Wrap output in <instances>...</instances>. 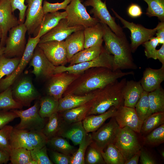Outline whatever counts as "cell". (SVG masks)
<instances>
[{
	"label": "cell",
	"mask_w": 164,
	"mask_h": 164,
	"mask_svg": "<svg viewBox=\"0 0 164 164\" xmlns=\"http://www.w3.org/2000/svg\"><path fill=\"white\" fill-rule=\"evenodd\" d=\"M84 72L68 87L63 96L68 94H86L123 77L134 74L133 71L124 72L104 67L92 68Z\"/></svg>",
	"instance_id": "6da1fadb"
},
{
	"label": "cell",
	"mask_w": 164,
	"mask_h": 164,
	"mask_svg": "<svg viewBox=\"0 0 164 164\" xmlns=\"http://www.w3.org/2000/svg\"><path fill=\"white\" fill-rule=\"evenodd\" d=\"M102 23L105 48L114 57L113 70L137 69V67L134 61L130 44L126 37L118 36L107 25Z\"/></svg>",
	"instance_id": "7a4b0ae2"
},
{
	"label": "cell",
	"mask_w": 164,
	"mask_h": 164,
	"mask_svg": "<svg viewBox=\"0 0 164 164\" xmlns=\"http://www.w3.org/2000/svg\"><path fill=\"white\" fill-rule=\"evenodd\" d=\"M127 81L125 78L118 80L94 91V97L88 102L90 108L87 116L101 114L112 107L117 108L124 105L123 91Z\"/></svg>",
	"instance_id": "3957f363"
},
{
	"label": "cell",
	"mask_w": 164,
	"mask_h": 164,
	"mask_svg": "<svg viewBox=\"0 0 164 164\" xmlns=\"http://www.w3.org/2000/svg\"><path fill=\"white\" fill-rule=\"evenodd\" d=\"M114 57L104 47L99 56L90 61L77 63L66 67L59 66L56 67L55 74L64 72L70 74H80L91 68L104 67L113 70Z\"/></svg>",
	"instance_id": "277c9868"
},
{
	"label": "cell",
	"mask_w": 164,
	"mask_h": 164,
	"mask_svg": "<svg viewBox=\"0 0 164 164\" xmlns=\"http://www.w3.org/2000/svg\"><path fill=\"white\" fill-rule=\"evenodd\" d=\"M27 29L24 23L19 24L9 32L6 39L4 55L8 58L21 57L26 45Z\"/></svg>",
	"instance_id": "5b68a950"
},
{
	"label": "cell",
	"mask_w": 164,
	"mask_h": 164,
	"mask_svg": "<svg viewBox=\"0 0 164 164\" xmlns=\"http://www.w3.org/2000/svg\"><path fill=\"white\" fill-rule=\"evenodd\" d=\"M40 38L39 35L33 37L29 36L24 51L16 68L11 74L0 81L1 92L10 87L22 73L29 63Z\"/></svg>",
	"instance_id": "8992f818"
},
{
	"label": "cell",
	"mask_w": 164,
	"mask_h": 164,
	"mask_svg": "<svg viewBox=\"0 0 164 164\" xmlns=\"http://www.w3.org/2000/svg\"><path fill=\"white\" fill-rule=\"evenodd\" d=\"M113 144L125 160L142 148L136 132L128 127L120 128Z\"/></svg>",
	"instance_id": "52a82bcc"
},
{
	"label": "cell",
	"mask_w": 164,
	"mask_h": 164,
	"mask_svg": "<svg viewBox=\"0 0 164 164\" xmlns=\"http://www.w3.org/2000/svg\"><path fill=\"white\" fill-rule=\"evenodd\" d=\"M65 10L67 13L66 19L69 26H80L85 28L99 22L97 19L89 15L80 0H72Z\"/></svg>",
	"instance_id": "ba28073f"
},
{
	"label": "cell",
	"mask_w": 164,
	"mask_h": 164,
	"mask_svg": "<svg viewBox=\"0 0 164 164\" xmlns=\"http://www.w3.org/2000/svg\"><path fill=\"white\" fill-rule=\"evenodd\" d=\"M39 102L37 101L26 110H12L20 119V122L14 128L28 131L42 130L46 122L45 118L39 114Z\"/></svg>",
	"instance_id": "9c48e42d"
},
{
	"label": "cell",
	"mask_w": 164,
	"mask_h": 164,
	"mask_svg": "<svg viewBox=\"0 0 164 164\" xmlns=\"http://www.w3.org/2000/svg\"><path fill=\"white\" fill-rule=\"evenodd\" d=\"M115 17L119 19L123 25V27L129 29L131 32L130 46L132 53H134L140 45L149 40L155 35L156 27L149 29L142 26L130 22L121 17L113 9H111Z\"/></svg>",
	"instance_id": "30bf717a"
},
{
	"label": "cell",
	"mask_w": 164,
	"mask_h": 164,
	"mask_svg": "<svg viewBox=\"0 0 164 164\" xmlns=\"http://www.w3.org/2000/svg\"><path fill=\"white\" fill-rule=\"evenodd\" d=\"M83 4L85 6L92 7L90 13L93 14L94 17L97 19L100 22L107 25L117 35L126 37L122 28L115 22V18L110 14L105 2H103L101 0H86Z\"/></svg>",
	"instance_id": "8fae6325"
},
{
	"label": "cell",
	"mask_w": 164,
	"mask_h": 164,
	"mask_svg": "<svg viewBox=\"0 0 164 164\" xmlns=\"http://www.w3.org/2000/svg\"><path fill=\"white\" fill-rule=\"evenodd\" d=\"M120 127L114 117L109 122L91 133L92 143L101 151L109 144H114Z\"/></svg>",
	"instance_id": "7c38bea8"
},
{
	"label": "cell",
	"mask_w": 164,
	"mask_h": 164,
	"mask_svg": "<svg viewBox=\"0 0 164 164\" xmlns=\"http://www.w3.org/2000/svg\"><path fill=\"white\" fill-rule=\"evenodd\" d=\"M14 99L22 106L29 107L32 102L38 98L39 94L29 77L20 80L12 90Z\"/></svg>",
	"instance_id": "4fadbf2b"
},
{
	"label": "cell",
	"mask_w": 164,
	"mask_h": 164,
	"mask_svg": "<svg viewBox=\"0 0 164 164\" xmlns=\"http://www.w3.org/2000/svg\"><path fill=\"white\" fill-rule=\"evenodd\" d=\"M37 46L54 65L65 66L68 63L64 40L52 41L39 43Z\"/></svg>",
	"instance_id": "5bb4252c"
},
{
	"label": "cell",
	"mask_w": 164,
	"mask_h": 164,
	"mask_svg": "<svg viewBox=\"0 0 164 164\" xmlns=\"http://www.w3.org/2000/svg\"><path fill=\"white\" fill-rule=\"evenodd\" d=\"M29 63L30 66L33 67L31 73L37 78H50L55 74L56 66L48 60L38 46Z\"/></svg>",
	"instance_id": "9a60e30c"
},
{
	"label": "cell",
	"mask_w": 164,
	"mask_h": 164,
	"mask_svg": "<svg viewBox=\"0 0 164 164\" xmlns=\"http://www.w3.org/2000/svg\"><path fill=\"white\" fill-rule=\"evenodd\" d=\"M80 75L64 72L53 75L50 78L47 86L48 95L59 100L68 87Z\"/></svg>",
	"instance_id": "2e32d148"
},
{
	"label": "cell",
	"mask_w": 164,
	"mask_h": 164,
	"mask_svg": "<svg viewBox=\"0 0 164 164\" xmlns=\"http://www.w3.org/2000/svg\"><path fill=\"white\" fill-rule=\"evenodd\" d=\"M9 0L0 1V28L2 32L0 46L4 47L8 33L19 24L18 19L13 15Z\"/></svg>",
	"instance_id": "e0dca14e"
},
{
	"label": "cell",
	"mask_w": 164,
	"mask_h": 164,
	"mask_svg": "<svg viewBox=\"0 0 164 164\" xmlns=\"http://www.w3.org/2000/svg\"><path fill=\"white\" fill-rule=\"evenodd\" d=\"M114 117L120 128L128 127L136 133H140L143 121L135 108L122 105L117 109Z\"/></svg>",
	"instance_id": "ac0fdd59"
},
{
	"label": "cell",
	"mask_w": 164,
	"mask_h": 164,
	"mask_svg": "<svg viewBox=\"0 0 164 164\" xmlns=\"http://www.w3.org/2000/svg\"><path fill=\"white\" fill-rule=\"evenodd\" d=\"M27 7L24 23L29 35L33 34L41 22L45 14L43 8V0H27Z\"/></svg>",
	"instance_id": "d6986e66"
},
{
	"label": "cell",
	"mask_w": 164,
	"mask_h": 164,
	"mask_svg": "<svg viewBox=\"0 0 164 164\" xmlns=\"http://www.w3.org/2000/svg\"><path fill=\"white\" fill-rule=\"evenodd\" d=\"M84 29L80 26H69L66 18L63 19L55 27L40 37L39 43L52 41L64 40L73 32Z\"/></svg>",
	"instance_id": "ffe728a7"
},
{
	"label": "cell",
	"mask_w": 164,
	"mask_h": 164,
	"mask_svg": "<svg viewBox=\"0 0 164 164\" xmlns=\"http://www.w3.org/2000/svg\"><path fill=\"white\" fill-rule=\"evenodd\" d=\"M164 80V65H162L159 69L146 68L140 81L144 90L150 92L159 87Z\"/></svg>",
	"instance_id": "44dd1931"
},
{
	"label": "cell",
	"mask_w": 164,
	"mask_h": 164,
	"mask_svg": "<svg viewBox=\"0 0 164 164\" xmlns=\"http://www.w3.org/2000/svg\"><path fill=\"white\" fill-rule=\"evenodd\" d=\"M87 133L84 128L82 121L65 123L58 136L70 140L74 145H79Z\"/></svg>",
	"instance_id": "7402d4cb"
},
{
	"label": "cell",
	"mask_w": 164,
	"mask_h": 164,
	"mask_svg": "<svg viewBox=\"0 0 164 164\" xmlns=\"http://www.w3.org/2000/svg\"><path fill=\"white\" fill-rule=\"evenodd\" d=\"M95 94V91H94L84 95H66L59 100L57 112H61L85 104L91 101L94 98Z\"/></svg>",
	"instance_id": "603a6c76"
},
{
	"label": "cell",
	"mask_w": 164,
	"mask_h": 164,
	"mask_svg": "<svg viewBox=\"0 0 164 164\" xmlns=\"http://www.w3.org/2000/svg\"><path fill=\"white\" fill-rule=\"evenodd\" d=\"M144 91L140 80L127 81L123 91L124 105L135 108Z\"/></svg>",
	"instance_id": "cb8c5ba5"
},
{
	"label": "cell",
	"mask_w": 164,
	"mask_h": 164,
	"mask_svg": "<svg viewBox=\"0 0 164 164\" xmlns=\"http://www.w3.org/2000/svg\"><path fill=\"white\" fill-rule=\"evenodd\" d=\"M117 109L112 107L104 113L86 116L82 121V123L87 132H92L97 130L106 120L114 115Z\"/></svg>",
	"instance_id": "d4e9b609"
},
{
	"label": "cell",
	"mask_w": 164,
	"mask_h": 164,
	"mask_svg": "<svg viewBox=\"0 0 164 164\" xmlns=\"http://www.w3.org/2000/svg\"><path fill=\"white\" fill-rule=\"evenodd\" d=\"M67 16L66 11L45 14L40 24L33 33L34 37L38 35L41 37L55 27L61 19L66 18Z\"/></svg>",
	"instance_id": "484cf974"
},
{
	"label": "cell",
	"mask_w": 164,
	"mask_h": 164,
	"mask_svg": "<svg viewBox=\"0 0 164 164\" xmlns=\"http://www.w3.org/2000/svg\"><path fill=\"white\" fill-rule=\"evenodd\" d=\"M84 29L73 32L64 40L68 63L74 54L84 49Z\"/></svg>",
	"instance_id": "4316f807"
},
{
	"label": "cell",
	"mask_w": 164,
	"mask_h": 164,
	"mask_svg": "<svg viewBox=\"0 0 164 164\" xmlns=\"http://www.w3.org/2000/svg\"><path fill=\"white\" fill-rule=\"evenodd\" d=\"M84 31V49L102 44L104 29L101 22H99L94 26L85 28Z\"/></svg>",
	"instance_id": "83f0119b"
},
{
	"label": "cell",
	"mask_w": 164,
	"mask_h": 164,
	"mask_svg": "<svg viewBox=\"0 0 164 164\" xmlns=\"http://www.w3.org/2000/svg\"><path fill=\"white\" fill-rule=\"evenodd\" d=\"M104 47L97 45L84 49L74 54L70 59L69 66L83 62L90 61L97 58Z\"/></svg>",
	"instance_id": "f1b7e54d"
},
{
	"label": "cell",
	"mask_w": 164,
	"mask_h": 164,
	"mask_svg": "<svg viewBox=\"0 0 164 164\" xmlns=\"http://www.w3.org/2000/svg\"><path fill=\"white\" fill-rule=\"evenodd\" d=\"M10 145L11 149L23 148L30 150L33 149L29 139L28 131L14 128L10 136Z\"/></svg>",
	"instance_id": "f546056e"
},
{
	"label": "cell",
	"mask_w": 164,
	"mask_h": 164,
	"mask_svg": "<svg viewBox=\"0 0 164 164\" xmlns=\"http://www.w3.org/2000/svg\"><path fill=\"white\" fill-rule=\"evenodd\" d=\"M60 113L56 112L49 117L42 131L48 139L58 136L65 123Z\"/></svg>",
	"instance_id": "4dcf8cb0"
},
{
	"label": "cell",
	"mask_w": 164,
	"mask_h": 164,
	"mask_svg": "<svg viewBox=\"0 0 164 164\" xmlns=\"http://www.w3.org/2000/svg\"><path fill=\"white\" fill-rule=\"evenodd\" d=\"M89 108L88 102L81 106L59 113L65 123H70L82 121L87 116Z\"/></svg>",
	"instance_id": "1f68e13d"
},
{
	"label": "cell",
	"mask_w": 164,
	"mask_h": 164,
	"mask_svg": "<svg viewBox=\"0 0 164 164\" xmlns=\"http://www.w3.org/2000/svg\"><path fill=\"white\" fill-rule=\"evenodd\" d=\"M47 144L52 150L71 156L77 150L64 138L56 136L48 139Z\"/></svg>",
	"instance_id": "d6a6232c"
},
{
	"label": "cell",
	"mask_w": 164,
	"mask_h": 164,
	"mask_svg": "<svg viewBox=\"0 0 164 164\" xmlns=\"http://www.w3.org/2000/svg\"><path fill=\"white\" fill-rule=\"evenodd\" d=\"M148 97L152 114L164 112V90L161 86L149 92Z\"/></svg>",
	"instance_id": "836d02e7"
},
{
	"label": "cell",
	"mask_w": 164,
	"mask_h": 164,
	"mask_svg": "<svg viewBox=\"0 0 164 164\" xmlns=\"http://www.w3.org/2000/svg\"><path fill=\"white\" fill-rule=\"evenodd\" d=\"M59 100L48 95L41 97L39 102V113L43 118H49L57 112Z\"/></svg>",
	"instance_id": "e575fe53"
},
{
	"label": "cell",
	"mask_w": 164,
	"mask_h": 164,
	"mask_svg": "<svg viewBox=\"0 0 164 164\" xmlns=\"http://www.w3.org/2000/svg\"><path fill=\"white\" fill-rule=\"evenodd\" d=\"M101 153L105 164H125V160L113 144L108 145Z\"/></svg>",
	"instance_id": "d590c367"
},
{
	"label": "cell",
	"mask_w": 164,
	"mask_h": 164,
	"mask_svg": "<svg viewBox=\"0 0 164 164\" xmlns=\"http://www.w3.org/2000/svg\"><path fill=\"white\" fill-rule=\"evenodd\" d=\"M164 124V112L152 113L143 121L140 133L148 134Z\"/></svg>",
	"instance_id": "8d00e7d4"
},
{
	"label": "cell",
	"mask_w": 164,
	"mask_h": 164,
	"mask_svg": "<svg viewBox=\"0 0 164 164\" xmlns=\"http://www.w3.org/2000/svg\"><path fill=\"white\" fill-rule=\"evenodd\" d=\"M22 107L14 99L10 87L0 93V110L20 109Z\"/></svg>",
	"instance_id": "74e56055"
},
{
	"label": "cell",
	"mask_w": 164,
	"mask_h": 164,
	"mask_svg": "<svg viewBox=\"0 0 164 164\" xmlns=\"http://www.w3.org/2000/svg\"><path fill=\"white\" fill-rule=\"evenodd\" d=\"M91 133H87L79 148L71 156L70 164H84V156L88 146L92 142Z\"/></svg>",
	"instance_id": "f35d334b"
},
{
	"label": "cell",
	"mask_w": 164,
	"mask_h": 164,
	"mask_svg": "<svg viewBox=\"0 0 164 164\" xmlns=\"http://www.w3.org/2000/svg\"><path fill=\"white\" fill-rule=\"evenodd\" d=\"M21 57L8 58L4 54L0 57V81L5 76L11 74L17 67Z\"/></svg>",
	"instance_id": "ab89813d"
},
{
	"label": "cell",
	"mask_w": 164,
	"mask_h": 164,
	"mask_svg": "<svg viewBox=\"0 0 164 164\" xmlns=\"http://www.w3.org/2000/svg\"><path fill=\"white\" fill-rule=\"evenodd\" d=\"M9 160L12 164H29L32 160L30 150L20 148L11 149Z\"/></svg>",
	"instance_id": "60d3db41"
},
{
	"label": "cell",
	"mask_w": 164,
	"mask_h": 164,
	"mask_svg": "<svg viewBox=\"0 0 164 164\" xmlns=\"http://www.w3.org/2000/svg\"><path fill=\"white\" fill-rule=\"evenodd\" d=\"M148 5L146 15L149 17H157L164 22V0H142Z\"/></svg>",
	"instance_id": "b9f144b4"
},
{
	"label": "cell",
	"mask_w": 164,
	"mask_h": 164,
	"mask_svg": "<svg viewBox=\"0 0 164 164\" xmlns=\"http://www.w3.org/2000/svg\"><path fill=\"white\" fill-rule=\"evenodd\" d=\"M148 93L147 91H143L135 107L137 115L143 121L152 114L150 108Z\"/></svg>",
	"instance_id": "7bdbcfd3"
},
{
	"label": "cell",
	"mask_w": 164,
	"mask_h": 164,
	"mask_svg": "<svg viewBox=\"0 0 164 164\" xmlns=\"http://www.w3.org/2000/svg\"><path fill=\"white\" fill-rule=\"evenodd\" d=\"M84 162L86 164H105L101 151L92 142L86 149Z\"/></svg>",
	"instance_id": "ee69618b"
},
{
	"label": "cell",
	"mask_w": 164,
	"mask_h": 164,
	"mask_svg": "<svg viewBox=\"0 0 164 164\" xmlns=\"http://www.w3.org/2000/svg\"><path fill=\"white\" fill-rule=\"evenodd\" d=\"M145 143L148 145L156 146L164 142V124L148 134L144 138Z\"/></svg>",
	"instance_id": "f6af8a7d"
},
{
	"label": "cell",
	"mask_w": 164,
	"mask_h": 164,
	"mask_svg": "<svg viewBox=\"0 0 164 164\" xmlns=\"http://www.w3.org/2000/svg\"><path fill=\"white\" fill-rule=\"evenodd\" d=\"M30 142L33 149H40L46 145L48 139L42 130L28 131Z\"/></svg>",
	"instance_id": "bcb514c9"
},
{
	"label": "cell",
	"mask_w": 164,
	"mask_h": 164,
	"mask_svg": "<svg viewBox=\"0 0 164 164\" xmlns=\"http://www.w3.org/2000/svg\"><path fill=\"white\" fill-rule=\"evenodd\" d=\"M32 159L37 164H53L47 152L46 145L40 149H33L30 150Z\"/></svg>",
	"instance_id": "7dc6e473"
},
{
	"label": "cell",
	"mask_w": 164,
	"mask_h": 164,
	"mask_svg": "<svg viewBox=\"0 0 164 164\" xmlns=\"http://www.w3.org/2000/svg\"><path fill=\"white\" fill-rule=\"evenodd\" d=\"M13 127L7 125L0 129V149L8 152L11 150L10 136Z\"/></svg>",
	"instance_id": "c3c4849f"
},
{
	"label": "cell",
	"mask_w": 164,
	"mask_h": 164,
	"mask_svg": "<svg viewBox=\"0 0 164 164\" xmlns=\"http://www.w3.org/2000/svg\"><path fill=\"white\" fill-rule=\"evenodd\" d=\"M159 40L157 37H153L142 45L145 47V55L147 59L156 60L157 46L159 45Z\"/></svg>",
	"instance_id": "681fc988"
},
{
	"label": "cell",
	"mask_w": 164,
	"mask_h": 164,
	"mask_svg": "<svg viewBox=\"0 0 164 164\" xmlns=\"http://www.w3.org/2000/svg\"><path fill=\"white\" fill-rule=\"evenodd\" d=\"M71 0H64L62 2L55 3H51L44 0L43 5L44 13L45 14L48 13L57 12L60 9L65 10Z\"/></svg>",
	"instance_id": "f907efd6"
},
{
	"label": "cell",
	"mask_w": 164,
	"mask_h": 164,
	"mask_svg": "<svg viewBox=\"0 0 164 164\" xmlns=\"http://www.w3.org/2000/svg\"><path fill=\"white\" fill-rule=\"evenodd\" d=\"M25 0H9L13 12L16 9L19 12L18 20L19 24L24 23L27 5L25 4Z\"/></svg>",
	"instance_id": "816d5d0a"
},
{
	"label": "cell",
	"mask_w": 164,
	"mask_h": 164,
	"mask_svg": "<svg viewBox=\"0 0 164 164\" xmlns=\"http://www.w3.org/2000/svg\"><path fill=\"white\" fill-rule=\"evenodd\" d=\"M71 156L53 150L50 152L51 160L55 164H70Z\"/></svg>",
	"instance_id": "f5cc1de1"
},
{
	"label": "cell",
	"mask_w": 164,
	"mask_h": 164,
	"mask_svg": "<svg viewBox=\"0 0 164 164\" xmlns=\"http://www.w3.org/2000/svg\"><path fill=\"white\" fill-rule=\"evenodd\" d=\"M17 117V115L12 111L0 110V129Z\"/></svg>",
	"instance_id": "db71d44e"
},
{
	"label": "cell",
	"mask_w": 164,
	"mask_h": 164,
	"mask_svg": "<svg viewBox=\"0 0 164 164\" xmlns=\"http://www.w3.org/2000/svg\"><path fill=\"white\" fill-rule=\"evenodd\" d=\"M127 12L128 15L132 18L140 17L142 14L140 6L135 3L131 4L128 7Z\"/></svg>",
	"instance_id": "11a10c76"
},
{
	"label": "cell",
	"mask_w": 164,
	"mask_h": 164,
	"mask_svg": "<svg viewBox=\"0 0 164 164\" xmlns=\"http://www.w3.org/2000/svg\"><path fill=\"white\" fill-rule=\"evenodd\" d=\"M140 161L142 164H155L157 162L146 151L141 149L140 153Z\"/></svg>",
	"instance_id": "9f6ffc18"
},
{
	"label": "cell",
	"mask_w": 164,
	"mask_h": 164,
	"mask_svg": "<svg viewBox=\"0 0 164 164\" xmlns=\"http://www.w3.org/2000/svg\"><path fill=\"white\" fill-rule=\"evenodd\" d=\"M156 31L155 35L159 40V44H164V22H159L156 27Z\"/></svg>",
	"instance_id": "6f0895ef"
},
{
	"label": "cell",
	"mask_w": 164,
	"mask_h": 164,
	"mask_svg": "<svg viewBox=\"0 0 164 164\" xmlns=\"http://www.w3.org/2000/svg\"><path fill=\"white\" fill-rule=\"evenodd\" d=\"M9 160V153L0 149V164H6Z\"/></svg>",
	"instance_id": "680465c9"
},
{
	"label": "cell",
	"mask_w": 164,
	"mask_h": 164,
	"mask_svg": "<svg viewBox=\"0 0 164 164\" xmlns=\"http://www.w3.org/2000/svg\"><path fill=\"white\" fill-rule=\"evenodd\" d=\"M156 58L162 63V65H164V44H162L159 49L157 50Z\"/></svg>",
	"instance_id": "91938a15"
},
{
	"label": "cell",
	"mask_w": 164,
	"mask_h": 164,
	"mask_svg": "<svg viewBox=\"0 0 164 164\" xmlns=\"http://www.w3.org/2000/svg\"><path fill=\"white\" fill-rule=\"evenodd\" d=\"M140 153V151L135 154L130 159L125 160L124 164H138L139 159Z\"/></svg>",
	"instance_id": "94428289"
},
{
	"label": "cell",
	"mask_w": 164,
	"mask_h": 164,
	"mask_svg": "<svg viewBox=\"0 0 164 164\" xmlns=\"http://www.w3.org/2000/svg\"><path fill=\"white\" fill-rule=\"evenodd\" d=\"M5 46L2 47L0 46V57L4 54Z\"/></svg>",
	"instance_id": "6125c7cd"
},
{
	"label": "cell",
	"mask_w": 164,
	"mask_h": 164,
	"mask_svg": "<svg viewBox=\"0 0 164 164\" xmlns=\"http://www.w3.org/2000/svg\"><path fill=\"white\" fill-rule=\"evenodd\" d=\"M161 155L163 158H164V151H161L160 152Z\"/></svg>",
	"instance_id": "be15d7a7"
},
{
	"label": "cell",
	"mask_w": 164,
	"mask_h": 164,
	"mask_svg": "<svg viewBox=\"0 0 164 164\" xmlns=\"http://www.w3.org/2000/svg\"><path fill=\"white\" fill-rule=\"evenodd\" d=\"M1 36H2V32H1V29L0 28V39L1 38Z\"/></svg>",
	"instance_id": "e7e4bbea"
},
{
	"label": "cell",
	"mask_w": 164,
	"mask_h": 164,
	"mask_svg": "<svg viewBox=\"0 0 164 164\" xmlns=\"http://www.w3.org/2000/svg\"></svg>",
	"instance_id": "03108f58"
},
{
	"label": "cell",
	"mask_w": 164,
	"mask_h": 164,
	"mask_svg": "<svg viewBox=\"0 0 164 164\" xmlns=\"http://www.w3.org/2000/svg\"></svg>",
	"instance_id": "003e7915"
}]
</instances>
